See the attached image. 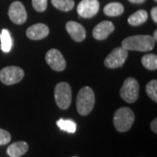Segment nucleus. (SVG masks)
<instances>
[{
	"label": "nucleus",
	"mask_w": 157,
	"mask_h": 157,
	"mask_svg": "<svg viewBox=\"0 0 157 157\" xmlns=\"http://www.w3.org/2000/svg\"><path fill=\"white\" fill-rule=\"evenodd\" d=\"M155 41L149 35H135L130 36L122 41V47L126 50L148 52L155 47Z\"/></svg>",
	"instance_id": "1"
},
{
	"label": "nucleus",
	"mask_w": 157,
	"mask_h": 157,
	"mask_svg": "<svg viewBox=\"0 0 157 157\" xmlns=\"http://www.w3.org/2000/svg\"><path fill=\"white\" fill-rule=\"evenodd\" d=\"M95 103V95L94 90L89 86H84L79 90L77 100H76V106L77 111L80 114L86 116L91 113L94 107Z\"/></svg>",
	"instance_id": "2"
},
{
	"label": "nucleus",
	"mask_w": 157,
	"mask_h": 157,
	"mask_svg": "<svg viewBox=\"0 0 157 157\" xmlns=\"http://www.w3.org/2000/svg\"><path fill=\"white\" fill-rule=\"evenodd\" d=\"M135 121V113L128 107H121L113 115V125L119 132H127Z\"/></svg>",
	"instance_id": "3"
},
{
	"label": "nucleus",
	"mask_w": 157,
	"mask_h": 157,
	"mask_svg": "<svg viewBox=\"0 0 157 157\" xmlns=\"http://www.w3.org/2000/svg\"><path fill=\"white\" fill-rule=\"evenodd\" d=\"M54 97L58 107L60 109H67L72 101L71 86L67 82H59L55 86Z\"/></svg>",
	"instance_id": "4"
},
{
	"label": "nucleus",
	"mask_w": 157,
	"mask_h": 157,
	"mask_svg": "<svg viewBox=\"0 0 157 157\" xmlns=\"http://www.w3.org/2000/svg\"><path fill=\"white\" fill-rule=\"evenodd\" d=\"M140 86L138 81L134 78L125 79L123 86H121L120 94L124 101L128 103H134L138 100Z\"/></svg>",
	"instance_id": "5"
},
{
	"label": "nucleus",
	"mask_w": 157,
	"mask_h": 157,
	"mask_svg": "<svg viewBox=\"0 0 157 157\" xmlns=\"http://www.w3.org/2000/svg\"><path fill=\"white\" fill-rule=\"evenodd\" d=\"M25 73L22 68L14 66L6 67L0 71V80L5 85L11 86L21 81Z\"/></svg>",
	"instance_id": "6"
},
{
	"label": "nucleus",
	"mask_w": 157,
	"mask_h": 157,
	"mask_svg": "<svg viewBox=\"0 0 157 157\" xmlns=\"http://www.w3.org/2000/svg\"><path fill=\"white\" fill-rule=\"evenodd\" d=\"M127 57H128V50H126L122 46L114 48L107 55L104 61V65L107 68H111V69L121 67L123 66L124 62L127 59Z\"/></svg>",
	"instance_id": "7"
},
{
	"label": "nucleus",
	"mask_w": 157,
	"mask_h": 157,
	"mask_svg": "<svg viewBox=\"0 0 157 157\" xmlns=\"http://www.w3.org/2000/svg\"><path fill=\"white\" fill-rule=\"evenodd\" d=\"M45 61L52 70L56 72H62L67 67L64 57L61 52L57 49H51L46 52Z\"/></svg>",
	"instance_id": "8"
},
{
	"label": "nucleus",
	"mask_w": 157,
	"mask_h": 157,
	"mask_svg": "<svg viewBox=\"0 0 157 157\" xmlns=\"http://www.w3.org/2000/svg\"><path fill=\"white\" fill-rule=\"evenodd\" d=\"M100 9L98 0H81L77 7V11L80 17L90 18L95 16Z\"/></svg>",
	"instance_id": "9"
},
{
	"label": "nucleus",
	"mask_w": 157,
	"mask_h": 157,
	"mask_svg": "<svg viewBox=\"0 0 157 157\" xmlns=\"http://www.w3.org/2000/svg\"><path fill=\"white\" fill-rule=\"evenodd\" d=\"M8 14L11 21L17 25H22L27 19V13L25 8L19 1H15L11 4L9 8Z\"/></svg>",
	"instance_id": "10"
},
{
	"label": "nucleus",
	"mask_w": 157,
	"mask_h": 157,
	"mask_svg": "<svg viewBox=\"0 0 157 157\" xmlns=\"http://www.w3.org/2000/svg\"><path fill=\"white\" fill-rule=\"evenodd\" d=\"M114 31V25L110 21H102L96 25L93 31V36L97 40L106 39Z\"/></svg>",
	"instance_id": "11"
},
{
	"label": "nucleus",
	"mask_w": 157,
	"mask_h": 157,
	"mask_svg": "<svg viewBox=\"0 0 157 157\" xmlns=\"http://www.w3.org/2000/svg\"><path fill=\"white\" fill-rule=\"evenodd\" d=\"M48 34H49L48 26L42 23L35 24L26 30V36L33 40H40L45 39V37L48 36Z\"/></svg>",
	"instance_id": "12"
},
{
	"label": "nucleus",
	"mask_w": 157,
	"mask_h": 157,
	"mask_svg": "<svg viewBox=\"0 0 157 157\" xmlns=\"http://www.w3.org/2000/svg\"><path fill=\"white\" fill-rule=\"evenodd\" d=\"M66 29L71 38L76 42H81L86 39V30L78 23L69 21L66 25Z\"/></svg>",
	"instance_id": "13"
},
{
	"label": "nucleus",
	"mask_w": 157,
	"mask_h": 157,
	"mask_svg": "<svg viewBox=\"0 0 157 157\" xmlns=\"http://www.w3.org/2000/svg\"><path fill=\"white\" fill-rule=\"evenodd\" d=\"M29 146L25 141H16L7 148V155L10 157H20L28 151Z\"/></svg>",
	"instance_id": "14"
},
{
	"label": "nucleus",
	"mask_w": 157,
	"mask_h": 157,
	"mask_svg": "<svg viewBox=\"0 0 157 157\" xmlns=\"http://www.w3.org/2000/svg\"><path fill=\"white\" fill-rule=\"evenodd\" d=\"M103 11L107 16L116 17V16H120L123 13L124 7L121 3L113 2V3L107 4V6L104 7Z\"/></svg>",
	"instance_id": "15"
},
{
	"label": "nucleus",
	"mask_w": 157,
	"mask_h": 157,
	"mask_svg": "<svg viewBox=\"0 0 157 157\" xmlns=\"http://www.w3.org/2000/svg\"><path fill=\"white\" fill-rule=\"evenodd\" d=\"M147 20V12L144 10H140L132 14L128 19V22L130 25L133 26H138L142 25Z\"/></svg>",
	"instance_id": "16"
},
{
	"label": "nucleus",
	"mask_w": 157,
	"mask_h": 157,
	"mask_svg": "<svg viewBox=\"0 0 157 157\" xmlns=\"http://www.w3.org/2000/svg\"><path fill=\"white\" fill-rule=\"evenodd\" d=\"M0 41H1V49L4 52H9L11 50L13 41L11 39V33L7 29H3L0 33Z\"/></svg>",
	"instance_id": "17"
},
{
	"label": "nucleus",
	"mask_w": 157,
	"mask_h": 157,
	"mask_svg": "<svg viewBox=\"0 0 157 157\" xmlns=\"http://www.w3.org/2000/svg\"><path fill=\"white\" fill-rule=\"evenodd\" d=\"M57 125L62 131L67 132L70 134H73L76 132L77 129V124L73 121V120H65V119H59L57 121Z\"/></svg>",
	"instance_id": "18"
},
{
	"label": "nucleus",
	"mask_w": 157,
	"mask_h": 157,
	"mask_svg": "<svg viewBox=\"0 0 157 157\" xmlns=\"http://www.w3.org/2000/svg\"><path fill=\"white\" fill-rule=\"evenodd\" d=\"M141 63L143 67L147 68V70L154 71L157 69V56L155 54H146L142 57L141 59Z\"/></svg>",
	"instance_id": "19"
},
{
	"label": "nucleus",
	"mask_w": 157,
	"mask_h": 157,
	"mask_svg": "<svg viewBox=\"0 0 157 157\" xmlns=\"http://www.w3.org/2000/svg\"><path fill=\"white\" fill-rule=\"evenodd\" d=\"M51 2L56 9L63 11H71L74 7L73 0H51Z\"/></svg>",
	"instance_id": "20"
},
{
	"label": "nucleus",
	"mask_w": 157,
	"mask_h": 157,
	"mask_svg": "<svg viewBox=\"0 0 157 157\" xmlns=\"http://www.w3.org/2000/svg\"><path fill=\"white\" fill-rule=\"evenodd\" d=\"M146 92L148 97L155 101L157 102V80L153 79L149 81L146 86Z\"/></svg>",
	"instance_id": "21"
},
{
	"label": "nucleus",
	"mask_w": 157,
	"mask_h": 157,
	"mask_svg": "<svg viewBox=\"0 0 157 157\" xmlns=\"http://www.w3.org/2000/svg\"><path fill=\"white\" fill-rule=\"evenodd\" d=\"M33 8L39 12H43L46 10L47 0H33Z\"/></svg>",
	"instance_id": "22"
},
{
	"label": "nucleus",
	"mask_w": 157,
	"mask_h": 157,
	"mask_svg": "<svg viewBox=\"0 0 157 157\" xmlns=\"http://www.w3.org/2000/svg\"><path fill=\"white\" fill-rule=\"evenodd\" d=\"M11 134L5 129L0 128V145H6L11 141Z\"/></svg>",
	"instance_id": "23"
},
{
	"label": "nucleus",
	"mask_w": 157,
	"mask_h": 157,
	"mask_svg": "<svg viewBox=\"0 0 157 157\" xmlns=\"http://www.w3.org/2000/svg\"><path fill=\"white\" fill-rule=\"evenodd\" d=\"M151 17L152 19L154 20V22H157V7H153L151 10Z\"/></svg>",
	"instance_id": "24"
},
{
	"label": "nucleus",
	"mask_w": 157,
	"mask_h": 157,
	"mask_svg": "<svg viewBox=\"0 0 157 157\" xmlns=\"http://www.w3.org/2000/svg\"><path fill=\"white\" fill-rule=\"evenodd\" d=\"M151 130L155 133V134H156L157 133V120L156 119H155V120H153L151 122Z\"/></svg>",
	"instance_id": "25"
},
{
	"label": "nucleus",
	"mask_w": 157,
	"mask_h": 157,
	"mask_svg": "<svg viewBox=\"0 0 157 157\" xmlns=\"http://www.w3.org/2000/svg\"><path fill=\"white\" fill-rule=\"evenodd\" d=\"M129 2L133 3V4H142L144 3L146 0H128Z\"/></svg>",
	"instance_id": "26"
},
{
	"label": "nucleus",
	"mask_w": 157,
	"mask_h": 157,
	"mask_svg": "<svg viewBox=\"0 0 157 157\" xmlns=\"http://www.w3.org/2000/svg\"><path fill=\"white\" fill-rule=\"evenodd\" d=\"M152 37H153V39H154V40H155V41H156L157 40V31L156 30L154 32V35H153Z\"/></svg>",
	"instance_id": "27"
},
{
	"label": "nucleus",
	"mask_w": 157,
	"mask_h": 157,
	"mask_svg": "<svg viewBox=\"0 0 157 157\" xmlns=\"http://www.w3.org/2000/svg\"><path fill=\"white\" fill-rule=\"evenodd\" d=\"M73 157H77V156H73Z\"/></svg>",
	"instance_id": "28"
},
{
	"label": "nucleus",
	"mask_w": 157,
	"mask_h": 157,
	"mask_svg": "<svg viewBox=\"0 0 157 157\" xmlns=\"http://www.w3.org/2000/svg\"><path fill=\"white\" fill-rule=\"evenodd\" d=\"M155 1H157V0H155Z\"/></svg>",
	"instance_id": "29"
}]
</instances>
